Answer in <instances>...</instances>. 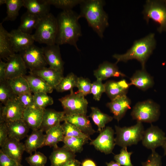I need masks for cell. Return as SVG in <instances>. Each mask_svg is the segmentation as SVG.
I'll return each instance as SVG.
<instances>
[{
  "mask_svg": "<svg viewBox=\"0 0 166 166\" xmlns=\"http://www.w3.org/2000/svg\"><path fill=\"white\" fill-rule=\"evenodd\" d=\"M78 14L72 10H63L57 18V31L55 44L59 45L68 44L80 51L77 45L82 32Z\"/></svg>",
  "mask_w": 166,
  "mask_h": 166,
  "instance_id": "obj_1",
  "label": "cell"
},
{
  "mask_svg": "<svg viewBox=\"0 0 166 166\" xmlns=\"http://www.w3.org/2000/svg\"><path fill=\"white\" fill-rule=\"evenodd\" d=\"M105 2L102 0H82L80 4V18L86 19L89 25L102 38L109 25L108 14L104 9Z\"/></svg>",
  "mask_w": 166,
  "mask_h": 166,
  "instance_id": "obj_2",
  "label": "cell"
},
{
  "mask_svg": "<svg viewBox=\"0 0 166 166\" xmlns=\"http://www.w3.org/2000/svg\"><path fill=\"white\" fill-rule=\"evenodd\" d=\"M154 35V34L151 33L135 41L131 48L125 53L113 55V57L117 60L116 63L120 61L126 62L129 60L135 59L140 62L142 69H144L145 63L155 48L156 41Z\"/></svg>",
  "mask_w": 166,
  "mask_h": 166,
  "instance_id": "obj_3",
  "label": "cell"
},
{
  "mask_svg": "<svg viewBox=\"0 0 166 166\" xmlns=\"http://www.w3.org/2000/svg\"><path fill=\"white\" fill-rule=\"evenodd\" d=\"M57 31V18L49 13L41 18L32 35L35 41L46 45H52L55 44Z\"/></svg>",
  "mask_w": 166,
  "mask_h": 166,
  "instance_id": "obj_4",
  "label": "cell"
},
{
  "mask_svg": "<svg viewBox=\"0 0 166 166\" xmlns=\"http://www.w3.org/2000/svg\"><path fill=\"white\" fill-rule=\"evenodd\" d=\"M115 128L116 144L122 148L137 144L141 140L144 131L142 123L139 121L129 127L115 125Z\"/></svg>",
  "mask_w": 166,
  "mask_h": 166,
  "instance_id": "obj_5",
  "label": "cell"
},
{
  "mask_svg": "<svg viewBox=\"0 0 166 166\" xmlns=\"http://www.w3.org/2000/svg\"><path fill=\"white\" fill-rule=\"evenodd\" d=\"M142 13L147 23L152 19L159 25V33L166 31V1H146Z\"/></svg>",
  "mask_w": 166,
  "mask_h": 166,
  "instance_id": "obj_6",
  "label": "cell"
},
{
  "mask_svg": "<svg viewBox=\"0 0 166 166\" xmlns=\"http://www.w3.org/2000/svg\"><path fill=\"white\" fill-rule=\"evenodd\" d=\"M160 106L149 100L137 103L133 107L131 115L137 121L152 123L159 119Z\"/></svg>",
  "mask_w": 166,
  "mask_h": 166,
  "instance_id": "obj_7",
  "label": "cell"
},
{
  "mask_svg": "<svg viewBox=\"0 0 166 166\" xmlns=\"http://www.w3.org/2000/svg\"><path fill=\"white\" fill-rule=\"evenodd\" d=\"M69 94L59 99L65 114L86 115L88 101L84 95L73 90Z\"/></svg>",
  "mask_w": 166,
  "mask_h": 166,
  "instance_id": "obj_8",
  "label": "cell"
},
{
  "mask_svg": "<svg viewBox=\"0 0 166 166\" xmlns=\"http://www.w3.org/2000/svg\"><path fill=\"white\" fill-rule=\"evenodd\" d=\"M19 53L30 71L45 67L48 65L42 47L40 48L34 44Z\"/></svg>",
  "mask_w": 166,
  "mask_h": 166,
  "instance_id": "obj_9",
  "label": "cell"
},
{
  "mask_svg": "<svg viewBox=\"0 0 166 166\" xmlns=\"http://www.w3.org/2000/svg\"><path fill=\"white\" fill-rule=\"evenodd\" d=\"M115 133L111 127H106L95 139L91 141L90 144L105 154H110L116 145L114 137Z\"/></svg>",
  "mask_w": 166,
  "mask_h": 166,
  "instance_id": "obj_10",
  "label": "cell"
},
{
  "mask_svg": "<svg viewBox=\"0 0 166 166\" xmlns=\"http://www.w3.org/2000/svg\"><path fill=\"white\" fill-rule=\"evenodd\" d=\"M25 108L17 97L0 107V122H7L22 119Z\"/></svg>",
  "mask_w": 166,
  "mask_h": 166,
  "instance_id": "obj_11",
  "label": "cell"
},
{
  "mask_svg": "<svg viewBox=\"0 0 166 166\" xmlns=\"http://www.w3.org/2000/svg\"><path fill=\"white\" fill-rule=\"evenodd\" d=\"M165 133L156 126L151 124L144 130L141 140L143 146L152 151L162 146L165 139Z\"/></svg>",
  "mask_w": 166,
  "mask_h": 166,
  "instance_id": "obj_12",
  "label": "cell"
},
{
  "mask_svg": "<svg viewBox=\"0 0 166 166\" xmlns=\"http://www.w3.org/2000/svg\"><path fill=\"white\" fill-rule=\"evenodd\" d=\"M6 61L7 80L26 75L27 69L19 53H15L8 58Z\"/></svg>",
  "mask_w": 166,
  "mask_h": 166,
  "instance_id": "obj_13",
  "label": "cell"
},
{
  "mask_svg": "<svg viewBox=\"0 0 166 166\" xmlns=\"http://www.w3.org/2000/svg\"><path fill=\"white\" fill-rule=\"evenodd\" d=\"M9 34L15 53H19L34 44L35 41L32 35L25 33L18 29L12 30Z\"/></svg>",
  "mask_w": 166,
  "mask_h": 166,
  "instance_id": "obj_14",
  "label": "cell"
},
{
  "mask_svg": "<svg viewBox=\"0 0 166 166\" xmlns=\"http://www.w3.org/2000/svg\"><path fill=\"white\" fill-rule=\"evenodd\" d=\"M42 48L45 60L49 67L63 72L64 62L61 57L59 45L55 44Z\"/></svg>",
  "mask_w": 166,
  "mask_h": 166,
  "instance_id": "obj_15",
  "label": "cell"
},
{
  "mask_svg": "<svg viewBox=\"0 0 166 166\" xmlns=\"http://www.w3.org/2000/svg\"><path fill=\"white\" fill-rule=\"evenodd\" d=\"M131 102L126 95L119 96L108 103L107 107L113 114V118L118 122L125 115L127 111L131 108Z\"/></svg>",
  "mask_w": 166,
  "mask_h": 166,
  "instance_id": "obj_16",
  "label": "cell"
},
{
  "mask_svg": "<svg viewBox=\"0 0 166 166\" xmlns=\"http://www.w3.org/2000/svg\"><path fill=\"white\" fill-rule=\"evenodd\" d=\"M3 152L18 163L21 164L22 156L25 147L24 144L20 141L8 137L1 147Z\"/></svg>",
  "mask_w": 166,
  "mask_h": 166,
  "instance_id": "obj_17",
  "label": "cell"
},
{
  "mask_svg": "<svg viewBox=\"0 0 166 166\" xmlns=\"http://www.w3.org/2000/svg\"><path fill=\"white\" fill-rule=\"evenodd\" d=\"M44 109L34 106L25 109L22 120L32 130L39 129L42 122Z\"/></svg>",
  "mask_w": 166,
  "mask_h": 166,
  "instance_id": "obj_18",
  "label": "cell"
},
{
  "mask_svg": "<svg viewBox=\"0 0 166 166\" xmlns=\"http://www.w3.org/2000/svg\"><path fill=\"white\" fill-rule=\"evenodd\" d=\"M29 73L38 76L55 89L64 77L63 72L50 67H44L29 71Z\"/></svg>",
  "mask_w": 166,
  "mask_h": 166,
  "instance_id": "obj_19",
  "label": "cell"
},
{
  "mask_svg": "<svg viewBox=\"0 0 166 166\" xmlns=\"http://www.w3.org/2000/svg\"><path fill=\"white\" fill-rule=\"evenodd\" d=\"M76 156L75 153L64 146L54 148L49 156L51 166H65Z\"/></svg>",
  "mask_w": 166,
  "mask_h": 166,
  "instance_id": "obj_20",
  "label": "cell"
},
{
  "mask_svg": "<svg viewBox=\"0 0 166 166\" xmlns=\"http://www.w3.org/2000/svg\"><path fill=\"white\" fill-rule=\"evenodd\" d=\"M63 121H66L73 124L89 136L96 132L86 115L65 114L63 117Z\"/></svg>",
  "mask_w": 166,
  "mask_h": 166,
  "instance_id": "obj_21",
  "label": "cell"
},
{
  "mask_svg": "<svg viewBox=\"0 0 166 166\" xmlns=\"http://www.w3.org/2000/svg\"><path fill=\"white\" fill-rule=\"evenodd\" d=\"M94 75L97 80L102 81L111 77L125 76L119 70L117 64L108 61H104L100 64L98 68L94 70Z\"/></svg>",
  "mask_w": 166,
  "mask_h": 166,
  "instance_id": "obj_22",
  "label": "cell"
},
{
  "mask_svg": "<svg viewBox=\"0 0 166 166\" xmlns=\"http://www.w3.org/2000/svg\"><path fill=\"white\" fill-rule=\"evenodd\" d=\"M65 115L64 111L59 112L51 109H45L40 129L46 132L63 121Z\"/></svg>",
  "mask_w": 166,
  "mask_h": 166,
  "instance_id": "obj_23",
  "label": "cell"
},
{
  "mask_svg": "<svg viewBox=\"0 0 166 166\" xmlns=\"http://www.w3.org/2000/svg\"><path fill=\"white\" fill-rule=\"evenodd\" d=\"M6 122L9 137L20 141L27 136L30 128L22 119Z\"/></svg>",
  "mask_w": 166,
  "mask_h": 166,
  "instance_id": "obj_24",
  "label": "cell"
},
{
  "mask_svg": "<svg viewBox=\"0 0 166 166\" xmlns=\"http://www.w3.org/2000/svg\"><path fill=\"white\" fill-rule=\"evenodd\" d=\"M104 84L105 92L111 100L119 96L126 95L130 86L124 79L118 81H109Z\"/></svg>",
  "mask_w": 166,
  "mask_h": 166,
  "instance_id": "obj_25",
  "label": "cell"
},
{
  "mask_svg": "<svg viewBox=\"0 0 166 166\" xmlns=\"http://www.w3.org/2000/svg\"><path fill=\"white\" fill-rule=\"evenodd\" d=\"M40 129L33 130L25 141V151L31 155L33 152L43 146L45 134Z\"/></svg>",
  "mask_w": 166,
  "mask_h": 166,
  "instance_id": "obj_26",
  "label": "cell"
},
{
  "mask_svg": "<svg viewBox=\"0 0 166 166\" xmlns=\"http://www.w3.org/2000/svg\"><path fill=\"white\" fill-rule=\"evenodd\" d=\"M50 6L45 0H24L23 6L27 11L40 18L49 13Z\"/></svg>",
  "mask_w": 166,
  "mask_h": 166,
  "instance_id": "obj_27",
  "label": "cell"
},
{
  "mask_svg": "<svg viewBox=\"0 0 166 166\" xmlns=\"http://www.w3.org/2000/svg\"><path fill=\"white\" fill-rule=\"evenodd\" d=\"M28 81L31 93H51L53 89L40 77L29 73L24 76Z\"/></svg>",
  "mask_w": 166,
  "mask_h": 166,
  "instance_id": "obj_28",
  "label": "cell"
},
{
  "mask_svg": "<svg viewBox=\"0 0 166 166\" xmlns=\"http://www.w3.org/2000/svg\"><path fill=\"white\" fill-rule=\"evenodd\" d=\"M130 80V85H134L143 90L152 87L154 84L153 78L145 69L136 71Z\"/></svg>",
  "mask_w": 166,
  "mask_h": 166,
  "instance_id": "obj_29",
  "label": "cell"
},
{
  "mask_svg": "<svg viewBox=\"0 0 166 166\" xmlns=\"http://www.w3.org/2000/svg\"><path fill=\"white\" fill-rule=\"evenodd\" d=\"M8 32L0 24V59L6 60L14 54Z\"/></svg>",
  "mask_w": 166,
  "mask_h": 166,
  "instance_id": "obj_30",
  "label": "cell"
},
{
  "mask_svg": "<svg viewBox=\"0 0 166 166\" xmlns=\"http://www.w3.org/2000/svg\"><path fill=\"white\" fill-rule=\"evenodd\" d=\"M43 146H48L53 148L58 147L57 144L62 141L64 136L63 129L60 124L51 128L46 132Z\"/></svg>",
  "mask_w": 166,
  "mask_h": 166,
  "instance_id": "obj_31",
  "label": "cell"
},
{
  "mask_svg": "<svg viewBox=\"0 0 166 166\" xmlns=\"http://www.w3.org/2000/svg\"><path fill=\"white\" fill-rule=\"evenodd\" d=\"M40 18L26 11L22 15L21 23L18 29L25 33L30 34L32 30L36 29Z\"/></svg>",
  "mask_w": 166,
  "mask_h": 166,
  "instance_id": "obj_32",
  "label": "cell"
},
{
  "mask_svg": "<svg viewBox=\"0 0 166 166\" xmlns=\"http://www.w3.org/2000/svg\"><path fill=\"white\" fill-rule=\"evenodd\" d=\"M91 112L89 116L97 126L98 131L100 132L105 127V125L112 121L113 117L102 112L97 107H91Z\"/></svg>",
  "mask_w": 166,
  "mask_h": 166,
  "instance_id": "obj_33",
  "label": "cell"
},
{
  "mask_svg": "<svg viewBox=\"0 0 166 166\" xmlns=\"http://www.w3.org/2000/svg\"><path fill=\"white\" fill-rule=\"evenodd\" d=\"M7 81L17 97L24 93H31L28 81L24 76L7 79Z\"/></svg>",
  "mask_w": 166,
  "mask_h": 166,
  "instance_id": "obj_34",
  "label": "cell"
},
{
  "mask_svg": "<svg viewBox=\"0 0 166 166\" xmlns=\"http://www.w3.org/2000/svg\"><path fill=\"white\" fill-rule=\"evenodd\" d=\"M6 4L7 15L3 19L2 22L14 21L19 15L20 8L23 6L24 0H6Z\"/></svg>",
  "mask_w": 166,
  "mask_h": 166,
  "instance_id": "obj_35",
  "label": "cell"
},
{
  "mask_svg": "<svg viewBox=\"0 0 166 166\" xmlns=\"http://www.w3.org/2000/svg\"><path fill=\"white\" fill-rule=\"evenodd\" d=\"M89 140L81 137L64 136L62 142L64 146L74 153L81 152L83 145Z\"/></svg>",
  "mask_w": 166,
  "mask_h": 166,
  "instance_id": "obj_36",
  "label": "cell"
},
{
  "mask_svg": "<svg viewBox=\"0 0 166 166\" xmlns=\"http://www.w3.org/2000/svg\"><path fill=\"white\" fill-rule=\"evenodd\" d=\"M78 77L73 73H71L64 77L55 89L58 92H63L73 90L77 87Z\"/></svg>",
  "mask_w": 166,
  "mask_h": 166,
  "instance_id": "obj_37",
  "label": "cell"
},
{
  "mask_svg": "<svg viewBox=\"0 0 166 166\" xmlns=\"http://www.w3.org/2000/svg\"><path fill=\"white\" fill-rule=\"evenodd\" d=\"M64 121L61 125L65 136L81 137L92 140L89 136L83 133L77 127L66 121Z\"/></svg>",
  "mask_w": 166,
  "mask_h": 166,
  "instance_id": "obj_38",
  "label": "cell"
},
{
  "mask_svg": "<svg viewBox=\"0 0 166 166\" xmlns=\"http://www.w3.org/2000/svg\"><path fill=\"white\" fill-rule=\"evenodd\" d=\"M17 97L7 80L0 81V101L1 103L5 105L9 101Z\"/></svg>",
  "mask_w": 166,
  "mask_h": 166,
  "instance_id": "obj_39",
  "label": "cell"
},
{
  "mask_svg": "<svg viewBox=\"0 0 166 166\" xmlns=\"http://www.w3.org/2000/svg\"><path fill=\"white\" fill-rule=\"evenodd\" d=\"M49 5H53L56 7L63 10H72L77 5L80 4L82 0H45Z\"/></svg>",
  "mask_w": 166,
  "mask_h": 166,
  "instance_id": "obj_40",
  "label": "cell"
},
{
  "mask_svg": "<svg viewBox=\"0 0 166 166\" xmlns=\"http://www.w3.org/2000/svg\"><path fill=\"white\" fill-rule=\"evenodd\" d=\"M34 106L43 109H45L47 106L53 103V98L44 92L34 93Z\"/></svg>",
  "mask_w": 166,
  "mask_h": 166,
  "instance_id": "obj_41",
  "label": "cell"
},
{
  "mask_svg": "<svg viewBox=\"0 0 166 166\" xmlns=\"http://www.w3.org/2000/svg\"><path fill=\"white\" fill-rule=\"evenodd\" d=\"M132 153L133 152L128 151L127 147L122 148L120 153L114 155V159L121 166H134L131 160V156Z\"/></svg>",
  "mask_w": 166,
  "mask_h": 166,
  "instance_id": "obj_42",
  "label": "cell"
},
{
  "mask_svg": "<svg viewBox=\"0 0 166 166\" xmlns=\"http://www.w3.org/2000/svg\"><path fill=\"white\" fill-rule=\"evenodd\" d=\"M30 166H45L47 160V157L43 153L36 152L26 158Z\"/></svg>",
  "mask_w": 166,
  "mask_h": 166,
  "instance_id": "obj_43",
  "label": "cell"
},
{
  "mask_svg": "<svg viewBox=\"0 0 166 166\" xmlns=\"http://www.w3.org/2000/svg\"><path fill=\"white\" fill-rule=\"evenodd\" d=\"M92 85V83L89 79L78 77L77 87L78 90L77 92L86 96L91 93Z\"/></svg>",
  "mask_w": 166,
  "mask_h": 166,
  "instance_id": "obj_44",
  "label": "cell"
},
{
  "mask_svg": "<svg viewBox=\"0 0 166 166\" xmlns=\"http://www.w3.org/2000/svg\"><path fill=\"white\" fill-rule=\"evenodd\" d=\"M105 84L102 83V81L97 80L92 83L91 93L93 94L95 100L99 101L102 94L105 92Z\"/></svg>",
  "mask_w": 166,
  "mask_h": 166,
  "instance_id": "obj_45",
  "label": "cell"
},
{
  "mask_svg": "<svg viewBox=\"0 0 166 166\" xmlns=\"http://www.w3.org/2000/svg\"><path fill=\"white\" fill-rule=\"evenodd\" d=\"M141 164L142 166H162L161 156L155 150L152 151L147 160Z\"/></svg>",
  "mask_w": 166,
  "mask_h": 166,
  "instance_id": "obj_46",
  "label": "cell"
},
{
  "mask_svg": "<svg viewBox=\"0 0 166 166\" xmlns=\"http://www.w3.org/2000/svg\"><path fill=\"white\" fill-rule=\"evenodd\" d=\"M17 97L25 108L34 106V96L32 93H24L18 96Z\"/></svg>",
  "mask_w": 166,
  "mask_h": 166,
  "instance_id": "obj_47",
  "label": "cell"
},
{
  "mask_svg": "<svg viewBox=\"0 0 166 166\" xmlns=\"http://www.w3.org/2000/svg\"><path fill=\"white\" fill-rule=\"evenodd\" d=\"M19 163L0 150V166H17Z\"/></svg>",
  "mask_w": 166,
  "mask_h": 166,
  "instance_id": "obj_48",
  "label": "cell"
},
{
  "mask_svg": "<svg viewBox=\"0 0 166 166\" xmlns=\"http://www.w3.org/2000/svg\"><path fill=\"white\" fill-rule=\"evenodd\" d=\"M8 131L6 122H0V146L1 147L7 139Z\"/></svg>",
  "mask_w": 166,
  "mask_h": 166,
  "instance_id": "obj_49",
  "label": "cell"
},
{
  "mask_svg": "<svg viewBox=\"0 0 166 166\" xmlns=\"http://www.w3.org/2000/svg\"><path fill=\"white\" fill-rule=\"evenodd\" d=\"M6 63L0 59V81L7 80L6 76Z\"/></svg>",
  "mask_w": 166,
  "mask_h": 166,
  "instance_id": "obj_50",
  "label": "cell"
},
{
  "mask_svg": "<svg viewBox=\"0 0 166 166\" xmlns=\"http://www.w3.org/2000/svg\"><path fill=\"white\" fill-rule=\"evenodd\" d=\"M81 166H97L95 163L90 159H86L81 163Z\"/></svg>",
  "mask_w": 166,
  "mask_h": 166,
  "instance_id": "obj_51",
  "label": "cell"
},
{
  "mask_svg": "<svg viewBox=\"0 0 166 166\" xmlns=\"http://www.w3.org/2000/svg\"><path fill=\"white\" fill-rule=\"evenodd\" d=\"M81 164V162L75 159L69 162L65 166H80Z\"/></svg>",
  "mask_w": 166,
  "mask_h": 166,
  "instance_id": "obj_52",
  "label": "cell"
},
{
  "mask_svg": "<svg viewBox=\"0 0 166 166\" xmlns=\"http://www.w3.org/2000/svg\"><path fill=\"white\" fill-rule=\"evenodd\" d=\"M107 166H121L119 163L116 161H111L109 162H106Z\"/></svg>",
  "mask_w": 166,
  "mask_h": 166,
  "instance_id": "obj_53",
  "label": "cell"
},
{
  "mask_svg": "<svg viewBox=\"0 0 166 166\" xmlns=\"http://www.w3.org/2000/svg\"><path fill=\"white\" fill-rule=\"evenodd\" d=\"M162 147L163 148L164 150V155H166V136Z\"/></svg>",
  "mask_w": 166,
  "mask_h": 166,
  "instance_id": "obj_54",
  "label": "cell"
},
{
  "mask_svg": "<svg viewBox=\"0 0 166 166\" xmlns=\"http://www.w3.org/2000/svg\"><path fill=\"white\" fill-rule=\"evenodd\" d=\"M6 0H0V5L1 6L3 4H6Z\"/></svg>",
  "mask_w": 166,
  "mask_h": 166,
  "instance_id": "obj_55",
  "label": "cell"
},
{
  "mask_svg": "<svg viewBox=\"0 0 166 166\" xmlns=\"http://www.w3.org/2000/svg\"><path fill=\"white\" fill-rule=\"evenodd\" d=\"M17 166H23L21 164H19Z\"/></svg>",
  "mask_w": 166,
  "mask_h": 166,
  "instance_id": "obj_56",
  "label": "cell"
}]
</instances>
